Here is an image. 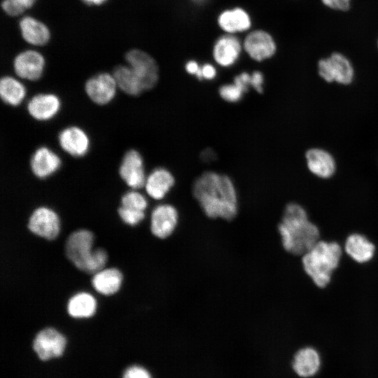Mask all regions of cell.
Here are the masks:
<instances>
[{
    "instance_id": "cell-28",
    "label": "cell",
    "mask_w": 378,
    "mask_h": 378,
    "mask_svg": "<svg viewBox=\"0 0 378 378\" xmlns=\"http://www.w3.org/2000/svg\"><path fill=\"white\" fill-rule=\"evenodd\" d=\"M120 206L146 211L148 207V201L140 192L132 189L121 196Z\"/></svg>"
},
{
    "instance_id": "cell-33",
    "label": "cell",
    "mask_w": 378,
    "mask_h": 378,
    "mask_svg": "<svg viewBox=\"0 0 378 378\" xmlns=\"http://www.w3.org/2000/svg\"><path fill=\"white\" fill-rule=\"evenodd\" d=\"M1 6L3 10L11 16L18 15L25 10L22 6L13 0H4Z\"/></svg>"
},
{
    "instance_id": "cell-4",
    "label": "cell",
    "mask_w": 378,
    "mask_h": 378,
    "mask_svg": "<svg viewBox=\"0 0 378 378\" xmlns=\"http://www.w3.org/2000/svg\"><path fill=\"white\" fill-rule=\"evenodd\" d=\"M341 256L342 248L337 242L319 240L302 255V266L316 286L325 288L330 283Z\"/></svg>"
},
{
    "instance_id": "cell-37",
    "label": "cell",
    "mask_w": 378,
    "mask_h": 378,
    "mask_svg": "<svg viewBox=\"0 0 378 378\" xmlns=\"http://www.w3.org/2000/svg\"><path fill=\"white\" fill-rule=\"evenodd\" d=\"M202 79L211 80L216 76V68L209 63L201 66Z\"/></svg>"
},
{
    "instance_id": "cell-26",
    "label": "cell",
    "mask_w": 378,
    "mask_h": 378,
    "mask_svg": "<svg viewBox=\"0 0 378 378\" xmlns=\"http://www.w3.org/2000/svg\"><path fill=\"white\" fill-rule=\"evenodd\" d=\"M26 96V88L18 79L6 76L0 80V97L4 103L18 106Z\"/></svg>"
},
{
    "instance_id": "cell-40",
    "label": "cell",
    "mask_w": 378,
    "mask_h": 378,
    "mask_svg": "<svg viewBox=\"0 0 378 378\" xmlns=\"http://www.w3.org/2000/svg\"><path fill=\"white\" fill-rule=\"evenodd\" d=\"M83 2L88 5H101L106 2L107 0H82Z\"/></svg>"
},
{
    "instance_id": "cell-14",
    "label": "cell",
    "mask_w": 378,
    "mask_h": 378,
    "mask_svg": "<svg viewBox=\"0 0 378 378\" xmlns=\"http://www.w3.org/2000/svg\"><path fill=\"white\" fill-rule=\"evenodd\" d=\"M242 50V41L235 34H225L214 42L212 55L217 64L229 67L238 60Z\"/></svg>"
},
{
    "instance_id": "cell-17",
    "label": "cell",
    "mask_w": 378,
    "mask_h": 378,
    "mask_svg": "<svg viewBox=\"0 0 378 378\" xmlns=\"http://www.w3.org/2000/svg\"><path fill=\"white\" fill-rule=\"evenodd\" d=\"M44 67V57L34 50L20 52L13 61V69L16 75L31 81L37 80L41 77Z\"/></svg>"
},
{
    "instance_id": "cell-20",
    "label": "cell",
    "mask_w": 378,
    "mask_h": 378,
    "mask_svg": "<svg viewBox=\"0 0 378 378\" xmlns=\"http://www.w3.org/2000/svg\"><path fill=\"white\" fill-rule=\"evenodd\" d=\"M217 23L225 34H236L248 31L252 26L248 13L241 7L225 9L217 17Z\"/></svg>"
},
{
    "instance_id": "cell-29",
    "label": "cell",
    "mask_w": 378,
    "mask_h": 378,
    "mask_svg": "<svg viewBox=\"0 0 378 378\" xmlns=\"http://www.w3.org/2000/svg\"><path fill=\"white\" fill-rule=\"evenodd\" d=\"M117 213L122 223L131 227L140 224L146 217L144 211L126 208L122 206L118 208Z\"/></svg>"
},
{
    "instance_id": "cell-5",
    "label": "cell",
    "mask_w": 378,
    "mask_h": 378,
    "mask_svg": "<svg viewBox=\"0 0 378 378\" xmlns=\"http://www.w3.org/2000/svg\"><path fill=\"white\" fill-rule=\"evenodd\" d=\"M318 76L327 83H337L347 85L354 79V68L349 59L344 54L333 52L328 57L317 62Z\"/></svg>"
},
{
    "instance_id": "cell-19",
    "label": "cell",
    "mask_w": 378,
    "mask_h": 378,
    "mask_svg": "<svg viewBox=\"0 0 378 378\" xmlns=\"http://www.w3.org/2000/svg\"><path fill=\"white\" fill-rule=\"evenodd\" d=\"M123 273L117 267H105L94 274L90 284L99 294L111 297L119 292L123 286Z\"/></svg>"
},
{
    "instance_id": "cell-22",
    "label": "cell",
    "mask_w": 378,
    "mask_h": 378,
    "mask_svg": "<svg viewBox=\"0 0 378 378\" xmlns=\"http://www.w3.org/2000/svg\"><path fill=\"white\" fill-rule=\"evenodd\" d=\"M174 183V177L169 171L163 167H158L146 177L144 187L149 197L160 200L166 196Z\"/></svg>"
},
{
    "instance_id": "cell-3",
    "label": "cell",
    "mask_w": 378,
    "mask_h": 378,
    "mask_svg": "<svg viewBox=\"0 0 378 378\" xmlns=\"http://www.w3.org/2000/svg\"><path fill=\"white\" fill-rule=\"evenodd\" d=\"M95 234L90 230L80 228L72 231L64 242L66 258L84 274L93 275L106 267L108 260L107 251L94 248Z\"/></svg>"
},
{
    "instance_id": "cell-8",
    "label": "cell",
    "mask_w": 378,
    "mask_h": 378,
    "mask_svg": "<svg viewBox=\"0 0 378 378\" xmlns=\"http://www.w3.org/2000/svg\"><path fill=\"white\" fill-rule=\"evenodd\" d=\"M66 337L57 329L47 327L41 329L33 340V349L38 357L47 360L61 356L66 346Z\"/></svg>"
},
{
    "instance_id": "cell-7",
    "label": "cell",
    "mask_w": 378,
    "mask_h": 378,
    "mask_svg": "<svg viewBox=\"0 0 378 378\" xmlns=\"http://www.w3.org/2000/svg\"><path fill=\"white\" fill-rule=\"evenodd\" d=\"M125 59L144 92L155 87L158 80L159 70L157 62L150 55L134 49L127 52Z\"/></svg>"
},
{
    "instance_id": "cell-12",
    "label": "cell",
    "mask_w": 378,
    "mask_h": 378,
    "mask_svg": "<svg viewBox=\"0 0 378 378\" xmlns=\"http://www.w3.org/2000/svg\"><path fill=\"white\" fill-rule=\"evenodd\" d=\"M117 84L113 74L99 73L87 80L85 92L89 99L100 106L110 103L116 94Z\"/></svg>"
},
{
    "instance_id": "cell-32",
    "label": "cell",
    "mask_w": 378,
    "mask_h": 378,
    "mask_svg": "<svg viewBox=\"0 0 378 378\" xmlns=\"http://www.w3.org/2000/svg\"><path fill=\"white\" fill-rule=\"evenodd\" d=\"M122 378H151V376L145 368L133 365L125 371Z\"/></svg>"
},
{
    "instance_id": "cell-11",
    "label": "cell",
    "mask_w": 378,
    "mask_h": 378,
    "mask_svg": "<svg viewBox=\"0 0 378 378\" xmlns=\"http://www.w3.org/2000/svg\"><path fill=\"white\" fill-rule=\"evenodd\" d=\"M178 223V212L170 204L157 205L150 214V230L158 239H164L170 237Z\"/></svg>"
},
{
    "instance_id": "cell-15",
    "label": "cell",
    "mask_w": 378,
    "mask_h": 378,
    "mask_svg": "<svg viewBox=\"0 0 378 378\" xmlns=\"http://www.w3.org/2000/svg\"><path fill=\"white\" fill-rule=\"evenodd\" d=\"M304 158L309 172L319 178H330L336 172V160L334 156L324 148H310L305 152Z\"/></svg>"
},
{
    "instance_id": "cell-25",
    "label": "cell",
    "mask_w": 378,
    "mask_h": 378,
    "mask_svg": "<svg viewBox=\"0 0 378 378\" xmlns=\"http://www.w3.org/2000/svg\"><path fill=\"white\" fill-rule=\"evenodd\" d=\"M20 29L23 38L32 45L43 46L50 39V31L41 22L31 17L20 21Z\"/></svg>"
},
{
    "instance_id": "cell-24",
    "label": "cell",
    "mask_w": 378,
    "mask_h": 378,
    "mask_svg": "<svg viewBox=\"0 0 378 378\" xmlns=\"http://www.w3.org/2000/svg\"><path fill=\"white\" fill-rule=\"evenodd\" d=\"M344 250L356 262L364 263L373 258L375 246L365 236L354 233L347 237Z\"/></svg>"
},
{
    "instance_id": "cell-2",
    "label": "cell",
    "mask_w": 378,
    "mask_h": 378,
    "mask_svg": "<svg viewBox=\"0 0 378 378\" xmlns=\"http://www.w3.org/2000/svg\"><path fill=\"white\" fill-rule=\"evenodd\" d=\"M277 230L284 248L295 255H304L319 241V229L309 220L305 209L296 202L286 204Z\"/></svg>"
},
{
    "instance_id": "cell-6",
    "label": "cell",
    "mask_w": 378,
    "mask_h": 378,
    "mask_svg": "<svg viewBox=\"0 0 378 378\" xmlns=\"http://www.w3.org/2000/svg\"><path fill=\"white\" fill-rule=\"evenodd\" d=\"M61 220L57 212L46 206L35 208L27 223L28 230L34 235L46 241L57 238L61 230Z\"/></svg>"
},
{
    "instance_id": "cell-31",
    "label": "cell",
    "mask_w": 378,
    "mask_h": 378,
    "mask_svg": "<svg viewBox=\"0 0 378 378\" xmlns=\"http://www.w3.org/2000/svg\"><path fill=\"white\" fill-rule=\"evenodd\" d=\"M321 1L325 6L334 10L347 11L351 8V0H321Z\"/></svg>"
},
{
    "instance_id": "cell-9",
    "label": "cell",
    "mask_w": 378,
    "mask_h": 378,
    "mask_svg": "<svg viewBox=\"0 0 378 378\" xmlns=\"http://www.w3.org/2000/svg\"><path fill=\"white\" fill-rule=\"evenodd\" d=\"M243 50L256 62L272 57L276 52V43L273 36L263 29L249 31L242 41Z\"/></svg>"
},
{
    "instance_id": "cell-1",
    "label": "cell",
    "mask_w": 378,
    "mask_h": 378,
    "mask_svg": "<svg viewBox=\"0 0 378 378\" xmlns=\"http://www.w3.org/2000/svg\"><path fill=\"white\" fill-rule=\"evenodd\" d=\"M192 195L204 214L210 218L232 220L238 212L234 185L225 174L208 171L195 181Z\"/></svg>"
},
{
    "instance_id": "cell-10",
    "label": "cell",
    "mask_w": 378,
    "mask_h": 378,
    "mask_svg": "<svg viewBox=\"0 0 378 378\" xmlns=\"http://www.w3.org/2000/svg\"><path fill=\"white\" fill-rule=\"evenodd\" d=\"M118 173L121 179L131 189L138 190L144 187L146 176L144 160L138 150L130 149L124 154Z\"/></svg>"
},
{
    "instance_id": "cell-18",
    "label": "cell",
    "mask_w": 378,
    "mask_h": 378,
    "mask_svg": "<svg viewBox=\"0 0 378 378\" xmlns=\"http://www.w3.org/2000/svg\"><path fill=\"white\" fill-rule=\"evenodd\" d=\"M62 161L59 156L47 146H40L33 153L29 162L32 174L38 178L45 179L60 168Z\"/></svg>"
},
{
    "instance_id": "cell-16",
    "label": "cell",
    "mask_w": 378,
    "mask_h": 378,
    "mask_svg": "<svg viewBox=\"0 0 378 378\" xmlns=\"http://www.w3.org/2000/svg\"><path fill=\"white\" fill-rule=\"evenodd\" d=\"M61 108V101L53 93H38L28 101L27 110L29 115L38 121H48L53 118Z\"/></svg>"
},
{
    "instance_id": "cell-34",
    "label": "cell",
    "mask_w": 378,
    "mask_h": 378,
    "mask_svg": "<svg viewBox=\"0 0 378 378\" xmlns=\"http://www.w3.org/2000/svg\"><path fill=\"white\" fill-rule=\"evenodd\" d=\"M233 83L244 92H246L251 86V74L248 72H241L234 77Z\"/></svg>"
},
{
    "instance_id": "cell-30",
    "label": "cell",
    "mask_w": 378,
    "mask_h": 378,
    "mask_svg": "<svg viewBox=\"0 0 378 378\" xmlns=\"http://www.w3.org/2000/svg\"><path fill=\"white\" fill-rule=\"evenodd\" d=\"M218 92L223 99L229 102H237L239 101L244 93L234 83L223 85L220 87Z\"/></svg>"
},
{
    "instance_id": "cell-36",
    "label": "cell",
    "mask_w": 378,
    "mask_h": 378,
    "mask_svg": "<svg viewBox=\"0 0 378 378\" xmlns=\"http://www.w3.org/2000/svg\"><path fill=\"white\" fill-rule=\"evenodd\" d=\"M186 71L195 76L199 80H202L201 66L195 60H189L185 65Z\"/></svg>"
},
{
    "instance_id": "cell-39",
    "label": "cell",
    "mask_w": 378,
    "mask_h": 378,
    "mask_svg": "<svg viewBox=\"0 0 378 378\" xmlns=\"http://www.w3.org/2000/svg\"><path fill=\"white\" fill-rule=\"evenodd\" d=\"M214 155L212 150H206L202 153V158L206 160H212L214 159Z\"/></svg>"
},
{
    "instance_id": "cell-41",
    "label": "cell",
    "mask_w": 378,
    "mask_h": 378,
    "mask_svg": "<svg viewBox=\"0 0 378 378\" xmlns=\"http://www.w3.org/2000/svg\"><path fill=\"white\" fill-rule=\"evenodd\" d=\"M377 48H378V39H377Z\"/></svg>"
},
{
    "instance_id": "cell-23",
    "label": "cell",
    "mask_w": 378,
    "mask_h": 378,
    "mask_svg": "<svg viewBox=\"0 0 378 378\" xmlns=\"http://www.w3.org/2000/svg\"><path fill=\"white\" fill-rule=\"evenodd\" d=\"M321 366L318 352L312 347L307 346L300 349L295 355L293 368L301 377H310L315 375Z\"/></svg>"
},
{
    "instance_id": "cell-35",
    "label": "cell",
    "mask_w": 378,
    "mask_h": 378,
    "mask_svg": "<svg viewBox=\"0 0 378 378\" xmlns=\"http://www.w3.org/2000/svg\"><path fill=\"white\" fill-rule=\"evenodd\" d=\"M264 83V76L260 71H254L251 74V86L258 92L262 93L263 91L262 85Z\"/></svg>"
},
{
    "instance_id": "cell-27",
    "label": "cell",
    "mask_w": 378,
    "mask_h": 378,
    "mask_svg": "<svg viewBox=\"0 0 378 378\" xmlns=\"http://www.w3.org/2000/svg\"><path fill=\"white\" fill-rule=\"evenodd\" d=\"M118 88L130 96H138L144 92L139 80L129 66L119 65L113 73Z\"/></svg>"
},
{
    "instance_id": "cell-13",
    "label": "cell",
    "mask_w": 378,
    "mask_h": 378,
    "mask_svg": "<svg viewBox=\"0 0 378 378\" xmlns=\"http://www.w3.org/2000/svg\"><path fill=\"white\" fill-rule=\"evenodd\" d=\"M58 143L64 152L76 158L85 156L90 146L88 134L82 128L75 125L66 127L59 132Z\"/></svg>"
},
{
    "instance_id": "cell-21",
    "label": "cell",
    "mask_w": 378,
    "mask_h": 378,
    "mask_svg": "<svg viewBox=\"0 0 378 378\" xmlns=\"http://www.w3.org/2000/svg\"><path fill=\"white\" fill-rule=\"evenodd\" d=\"M66 310L68 315L73 318H90L97 313V301L90 293L79 291L68 299Z\"/></svg>"
},
{
    "instance_id": "cell-38",
    "label": "cell",
    "mask_w": 378,
    "mask_h": 378,
    "mask_svg": "<svg viewBox=\"0 0 378 378\" xmlns=\"http://www.w3.org/2000/svg\"><path fill=\"white\" fill-rule=\"evenodd\" d=\"M24 9L29 8L34 5L36 0H13Z\"/></svg>"
}]
</instances>
